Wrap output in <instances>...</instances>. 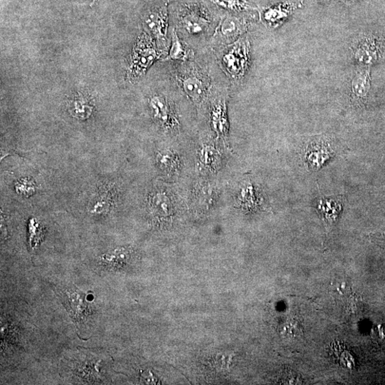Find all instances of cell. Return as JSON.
I'll return each instance as SVG.
<instances>
[{
    "label": "cell",
    "mask_w": 385,
    "mask_h": 385,
    "mask_svg": "<svg viewBox=\"0 0 385 385\" xmlns=\"http://www.w3.org/2000/svg\"><path fill=\"white\" fill-rule=\"evenodd\" d=\"M189 57V52L184 43L180 40L177 33L173 30L172 43L168 59L173 60H186Z\"/></svg>",
    "instance_id": "21"
},
{
    "label": "cell",
    "mask_w": 385,
    "mask_h": 385,
    "mask_svg": "<svg viewBox=\"0 0 385 385\" xmlns=\"http://www.w3.org/2000/svg\"><path fill=\"white\" fill-rule=\"evenodd\" d=\"M68 107L74 117L81 120L90 117L94 107L89 95L83 92L76 94L69 102Z\"/></svg>",
    "instance_id": "16"
},
{
    "label": "cell",
    "mask_w": 385,
    "mask_h": 385,
    "mask_svg": "<svg viewBox=\"0 0 385 385\" xmlns=\"http://www.w3.org/2000/svg\"><path fill=\"white\" fill-rule=\"evenodd\" d=\"M129 256V250L121 249L115 250L113 254H108L103 256V262L107 266L117 269V267L119 268L124 265Z\"/></svg>",
    "instance_id": "22"
},
{
    "label": "cell",
    "mask_w": 385,
    "mask_h": 385,
    "mask_svg": "<svg viewBox=\"0 0 385 385\" xmlns=\"http://www.w3.org/2000/svg\"><path fill=\"white\" fill-rule=\"evenodd\" d=\"M377 47L374 42L369 38H364L358 42L355 49L353 54L355 59L361 64H371L377 57Z\"/></svg>",
    "instance_id": "17"
},
{
    "label": "cell",
    "mask_w": 385,
    "mask_h": 385,
    "mask_svg": "<svg viewBox=\"0 0 385 385\" xmlns=\"http://www.w3.org/2000/svg\"><path fill=\"white\" fill-rule=\"evenodd\" d=\"M300 8L301 3H280L265 8L262 12V18L269 26L277 27Z\"/></svg>",
    "instance_id": "12"
},
{
    "label": "cell",
    "mask_w": 385,
    "mask_h": 385,
    "mask_svg": "<svg viewBox=\"0 0 385 385\" xmlns=\"http://www.w3.org/2000/svg\"><path fill=\"white\" fill-rule=\"evenodd\" d=\"M216 2L219 6L232 11L240 12L252 8L246 0H216Z\"/></svg>",
    "instance_id": "23"
},
{
    "label": "cell",
    "mask_w": 385,
    "mask_h": 385,
    "mask_svg": "<svg viewBox=\"0 0 385 385\" xmlns=\"http://www.w3.org/2000/svg\"><path fill=\"white\" fill-rule=\"evenodd\" d=\"M195 191L196 206L202 210H208L215 203L216 190L213 186L201 184Z\"/></svg>",
    "instance_id": "18"
},
{
    "label": "cell",
    "mask_w": 385,
    "mask_h": 385,
    "mask_svg": "<svg viewBox=\"0 0 385 385\" xmlns=\"http://www.w3.org/2000/svg\"><path fill=\"white\" fill-rule=\"evenodd\" d=\"M209 123L212 130L216 134L217 140L225 144H228L229 138V122L228 118L226 100L218 98L211 104Z\"/></svg>",
    "instance_id": "8"
},
{
    "label": "cell",
    "mask_w": 385,
    "mask_h": 385,
    "mask_svg": "<svg viewBox=\"0 0 385 385\" xmlns=\"http://www.w3.org/2000/svg\"><path fill=\"white\" fill-rule=\"evenodd\" d=\"M220 60L223 69L231 80H242L250 63V43L247 38H239L228 46L222 52Z\"/></svg>",
    "instance_id": "2"
},
{
    "label": "cell",
    "mask_w": 385,
    "mask_h": 385,
    "mask_svg": "<svg viewBox=\"0 0 385 385\" xmlns=\"http://www.w3.org/2000/svg\"><path fill=\"white\" fill-rule=\"evenodd\" d=\"M177 84L195 104H201L208 95L210 81L208 76L196 67H186L177 74Z\"/></svg>",
    "instance_id": "3"
},
{
    "label": "cell",
    "mask_w": 385,
    "mask_h": 385,
    "mask_svg": "<svg viewBox=\"0 0 385 385\" xmlns=\"http://www.w3.org/2000/svg\"><path fill=\"white\" fill-rule=\"evenodd\" d=\"M149 208L151 214L160 222L168 223L177 214L175 199L167 190L154 191L150 197Z\"/></svg>",
    "instance_id": "7"
},
{
    "label": "cell",
    "mask_w": 385,
    "mask_h": 385,
    "mask_svg": "<svg viewBox=\"0 0 385 385\" xmlns=\"http://www.w3.org/2000/svg\"><path fill=\"white\" fill-rule=\"evenodd\" d=\"M329 138L319 136L312 138L304 146L302 157L307 168L318 170L336 156V151Z\"/></svg>",
    "instance_id": "4"
},
{
    "label": "cell",
    "mask_w": 385,
    "mask_h": 385,
    "mask_svg": "<svg viewBox=\"0 0 385 385\" xmlns=\"http://www.w3.org/2000/svg\"><path fill=\"white\" fill-rule=\"evenodd\" d=\"M168 19L166 6L153 8L144 15L143 25L160 42L164 43L167 34Z\"/></svg>",
    "instance_id": "11"
},
{
    "label": "cell",
    "mask_w": 385,
    "mask_h": 385,
    "mask_svg": "<svg viewBox=\"0 0 385 385\" xmlns=\"http://www.w3.org/2000/svg\"><path fill=\"white\" fill-rule=\"evenodd\" d=\"M182 28L191 35H199L208 30L210 18L208 11L199 5L186 6L179 14Z\"/></svg>",
    "instance_id": "6"
},
{
    "label": "cell",
    "mask_w": 385,
    "mask_h": 385,
    "mask_svg": "<svg viewBox=\"0 0 385 385\" xmlns=\"http://www.w3.org/2000/svg\"><path fill=\"white\" fill-rule=\"evenodd\" d=\"M375 239H377L378 241H380L381 243L385 246V236L382 235L380 237L375 236Z\"/></svg>",
    "instance_id": "25"
},
{
    "label": "cell",
    "mask_w": 385,
    "mask_h": 385,
    "mask_svg": "<svg viewBox=\"0 0 385 385\" xmlns=\"http://www.w3.org/2000/svg\"><path fill=\"white\" fill-rule=\"evenodd\" d=\"M223 154L213 143H203L197 151V167L203 175H214L221 168Z\"/></svg>",
    "instance_id": "9"
},
{
    "label": "cell",
    "mask_w": 385,
    "mask_h": 385,
    "mask_svg": "<svg viewBox=\"0 0 385 385\" xmlns=\"http://www.w3.org/2000/svg\"><path fill=\"white\" fill-rule=\"evenodd\" d=\"M236 204L238 208L246 213L261 210L263 198L260 189L250 181L244 182L237 191Z\"/></svg>",
    "instance_id": "10"
},
{
    "label": "cell",
    "mask_w": 385,
    "mask_h": 385,
    "mask_svg": "<svg viewBox=\"0 0 385 385\" xmlns=\"http://www.w3.org/2000/svg\"><path fill=\"white\" fill-rule=\"evenodd\" d=\"M161 54L152 38L147 34H142L133 46L129 57L128 78L131 80L140 79Z\"/></svg>",
    "instance_id": "1"
},
{
    "label": "cell",
    "mask_w": 385,
    "mask_h": 385,
    "mask_svg": "<svg viewBox=\"0 0 385 385\" xmlns=\"http://www.w3.org/2000/svg\"><path fill=\"white\" fill-rule=\"evenodd\" d=\"M63 296H65V302L68 303L73 318L76 319V321L83 320L87 310L84 298L76 292H65Z\"/></svg>",
    "instance_id": "19"
},
{
    "label": "cell",
    "mask_w": 385,
    "mask_h": 385,
    "mask_svg": "<svg viewBox=\"0 0 385 385\" xmlns=\"http://www.w3.org/2000/svg\"><path fill=\"white\" fill-rule=\"evenodd\" d=\"M93 1H94V2H95V1H96V0H93Z\"/></svg>",
    "instance_id": "26"
},
{
    "label": "cell",
    "mask_w": 385,
    "mask_h": 385,
    "mask_svg": "<svg viewBox=\"0 0 385 385\" xmlns=\"http://www.w3.org/2000/svg\"><path fill=\"white\" fill-rule=\"evenodd\" d=\"M336 2H338L345 5L353 4L356 0H334Z\"/></svg>",
    "instance_id": "24"
},
{
    "label": "cell",
    "mask_w": 385,
    "mask_h": 385,
    "mask_svg": "<svg viewBox=\"0 0 385 385\" xmlns=\"http://www.w3.org/2000/svg\"><path fill=\"white\" fill-rule=\"evenodd\" d=\"M157 164L168 176L177 177L180 175L182 171L183 160L179 151L166 148L158 152Z\"/></svg>",
    "instance_id": "14"
},
{
    "label": "cell",
    "mask_w": 385,
    "mask_h": 385,
    "mask_svg": "<svg viewBox=\"0 0 385 385\" xmlns=\"http://www.w3.org/2000/svg\"><path fill=\"white\" fill-rule=\"evenodd\" d=\"M316 204L318 213L323 221L330 226L335 225L342 210V197H320Z\"/></svg>",
    "instance_id": "13"
},
{
    "label": "cell",
    "mask_w": 385,
    "mask_h": 385,
    "mask_svg": "<svg viewBox=\"0 0 385 385\" xmlns=\"http://www.w3.org/2000/svg\"><path fill=\"white\" fill-rule=\"evenodd\" d=\"M148 103L153 118L166 131L171 133L180 131L181 122L175 104L160 95L152 96Z\"/></svg>",
    "instance_id": "5"
},
{
    "label": "cell",
    "mask_w": 385,
    "mask_h": 385,
    "mask_svg": "<svg viewBox=\"0 0 385 385\" xmlns=\"http://www.w3.org/2000/svg\"><path fill=\"white\" fill-rule=\"evenodd\" d=\"M245 28L241 19L234 16H226L221 25L220 30L226 38H234L243 32Z\"/></svg>",
    "instance_id": "20"
},
{
    "label": "cell",
    "mask_w": 385,
    "mask_h": 385,
    "mask_svg": "<svg viewBox=\"0 0 385 385\" xmlns=\"http://www.w3.org/2000/svg\"><path fill=\"white\" fill-rule=\"evenodd\" d=\"M370 88L369 71L363 69L358 72L351 84L353 103L358 106L363 104L367 99Z\"/></svg>",
    "instance_id": "15"
}]
</instances>
